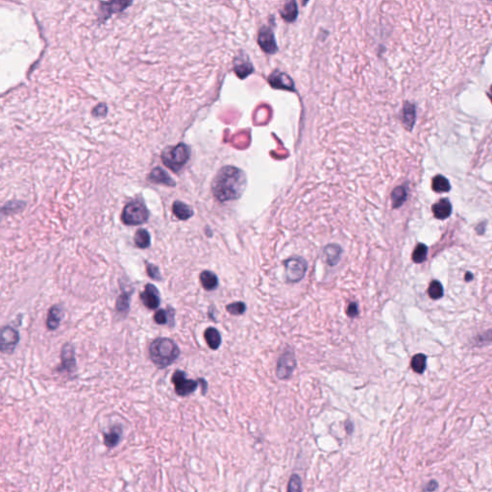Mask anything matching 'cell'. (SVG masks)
<instances>
[{"label": "cell", "instance_id": "cell-1", "mask_svg": "<svg viewBox=\"0 0 492 492\" xmlns=\"http://www.w3.org/2000/svg\"><path fill=\"white\" fill-rule=\"evenodd\" d=\"M244 179L242 172L233 166L222 168L212 183V192L220 201L234 200L240 196Z\"/></svg>", "mask_w": 492, "mask_h": 492}, {"label": "cell", "instance_id": "cell-2", "mask_svg": "<svg viewBox=\"0 0 492 492\" xmlns=\"http://www.w3.org/2000/svg\"><path fill=\"white\" fill-rule=\"evenodd\" d=\"M149 356L159 368H166L179 358L180 350L172 340L158 338L149 347Z\"/></svg>", "mask_w": 492, "mask_h": 492}, {"label": "cell", "instance_id": "cell-3", "mask_svg": "<svg viewBox=\"0 0 492 492\" xmlns=\"http://www.w3.org/2000/svg\"><path fill=\"white\" fill-rule=\"evenodd\" d=\"M190 158V148L184 144H179L174 148H166L162 154V160L173 172L180 170Z\"/></svg>", "mask_w": 492, "mask_h": 492}, {"label": "cell", "instance_id": "cell-4", "mask_svg": "<svg viewBox=\"0 0 492 492\" xmlns=\"http://www.w3.org/2000/svg\"><path fill=\"white\" fill-rule=\"evenodd\" d=\"M148 214L146 207L138 202L134 201L125 206L122 212V222L126 225H142L148 222Z\"/></svg>", "mask_w": 492, "mask_h": 492}, {"label": "cell", "instance_id": "cell-5", "mask_svg": "<svg viewBox=\"0 0 492 492\" xmlns=\"http://www.w3.org/2000/svg\"><path fill=\"white\" fill-rule=\"evenodd\" d=\"M286 279L290 283L300 282L308 270L307 262L301 257H292L284 262Z\"/></svg>", "mask_w": 492, "mask_h": 492}, {"label": "cell", "instance_id": "cell-6", "mask_svg": "<svg viewBox=\"0 0 492 492\" xmlns=\"http://www.w3.org/2000/svg\"><path fill=\"white\" fill-rule=\"evenodd\" d=\"M175 392L179 396H188L194 392L198 386V382L186 379V373L182 370H176L172 376Z\"/></svg>", "mask_w": 492, "mask_h": 492}, {"label": "cell", "instance_id": "cell-7", "mask_svg": "<svg viewBox=\"0 0 492 492\" xmlns=\"http://www.w3.org/2000/svg\"><path fill=\"white\" fill-rule=\"evenodd\" d=\"M296 358L292 350H288L280 357L277 364L276 374L280 380H286L290 378L294 370L296 369Z\"/></svg>", "mask_w": 492, "mask_h": 492}, {"label": "cell", "instance_id": "cell-8", "mask_svg": "<svg viewBox=\"0 0 492 492\" xmlns=\"http://www.w3.org/2000/svg\"><path fill=\"white\" fill-rule=\"evenodd\" d=\"M20 340L18 332L10 326H5L1 331V351L5 354H12Z\"/></svg>", "mask_w": 492, "mask_h": 492}, {"label": "cell", "instance_id": "cell-9", "mask_svg": "<svg viewBox=\"0 0 492 492\" xmlns=\"http://www.w3.org/2000/svg\"><path fill=\"white\" fill-rule=\"evenodd\" d=\"M140 300L149 310L157 308L160 304V292L158 288L152 284H148L144 290L140 294Z\"/></svg>", "mask_w": 492, "mask_h": 492}, {"label": "cell", "instance_id": "cell-10", "mask_svg": "<svg viewBox=\"0 0 492 492\" xmlns=\"http://www.w3.org/2000/svg\"><path fill=\"white\" fill-rule=\"evenodd\" d=\"M432 214H434L436 218L443 220L448 218L451 216L452 204L448 199L443 198L432 205Z\"/></svg>", "mask_w": 492, "mask_h": 492}, {"label": "cell", "instance_id": "cell-11", "mask_svg": "<svg viewBox=\"0 0 492 492\" xmlns=\"http://www.w3.org/2000/svg\"><path fill=\"white\" fill-rule=\"evenodd\" d=\"M62 362V369L68 370V372L74 371L76 368L75 358H74V348L70 344L64 345L61 353Z\"/></svg>", "mask_w": 492, "mask_h": 492}, {"label": "cell", "instance_id": "cell-12", "mask_svg": "<svg viewBox=\"0 0 492 492\" xmlns=\"http://www.w3.org/2000/svg\"><path fill=\"white\" fill-rule=\"evenodd\" d=\"M64 316V310L61 305L52 306L48 312L46 325L50 330H56L61 323L62 318Z\"/></svg>", "mask_w": 492, "mask_h": 492}, {"label": "cell", "instance_id": "cell-13", "mask_svg": "<svg viewBox=\"0 0 492 492\" xmlns=\"http://www.w3.org/2000/svg\"><path fill=\"white\" fill-rule=\"evenodd\" d=\"M122 428L120 426H114L107 432L104 434V443L107 447H116L122 438Z\"/></svg>", "mask_w": 492, "mask_h": 492}, {"label": "cell", "instance_id": "cell-14", "mask_svg": "<svg viewBox=\"0 0 492 492\" xmlns=\"http://www.w3.org/2000/svg\"><path fill=\"white\" fill-rule=\"evenodd\" d=\"M342 253V249L338 244H328L324 248V254L326 256L327 262L330 266H336L340 260Z\"/></svg>", "mask_w": 492, "mask_h": 492}, {"label": "cell", "instance_id": "cell-15", "mask_svg": "<svg viewBox=\"0 0 492 492\" xmlns=\"http://www.w3.org/2000/svg\"><path fill=\"white\" fill-rule=\"evenodd\" d=\"M172 210L174 216L180 220H186L194 216L192 209L181 201H175L173 203Z\"/></svg>", "mask_w": 492, "mask_h": 492}, {"label": "cell", "instance_id": "cell-16", "mask_svg": "<svg viewBox=\"0 0 492 492\" xmlns=\"http://www.w3.org/2000/svg\"><path fill=\"white\" fill-rule=\"evenodd\" d=\"M204 336L207 344L209 345L210 349L216 350L220 348V346L222 344V336L220 332H218L216 328L210 327L208 329H206V331L204 332Z\"/></svg>", "mask_w": 492, "mask_h": 492}, {"label": "cell", "instance_id": "cell-17", "mask_svg": "<svg viewBox=\"0 0 492 492\" xmlns=\"http://www.w3.org/2000/svg\"><path fill=\"white\" fill-rule=\"evenodd\" d=\"M200 281L206 290H214L218 286V278L212 271H203L200 274Z\"/></svg>", "mask_w": 492, "mask_h": 492}, {"label": "cell", "instance_id": "cell-18", "mask_svg": "<svg viewBox=\"0 0 492 492\" xmlns=\"http://www.w3.org/2000/svg\"><path fill=\"white\" fill-rule=\"evenodd\" d=\"M174 314L175 310L172 307H168L166 310H159L154 316V321L159 325L170 324L172 321L174 322Z\"/></svg>", "mask_w": 492, "mask_h": 492}, {"label": "cell", "instance_id": "cell-19", "mask_svg": "<svg viewBox=\"0 0 492 492\" xmlns=\"http://www.w3.org/2000/svg\"><path fill=\"white\" fill-rule=\"evenodd\" d=\"M403 122L408 130H412L416 123V107L414 104L406 103L403 110Z\"/></svg>", "mask_w": 492, "mask_h": 492}, {"label": "cell", "instance_id": "cell-20", "mask_svg": "<svg viewBox=\"0 0 492 492\" xmlns=\"http://www.w3.org/2000/svg\"><path fill=\"white\" fill-rule=\"evenodd\" d=\"M258 42L268 52H272L274 50L275 46H274L273 34H272L270 29L266 28L264 30L260 31V37H258Z\"/></svg>", "mask_w": 492, "mask_h": 492}, {"label": "cell", "instance_id": "cell-21", "mask_svg": "<svg viewBox=\"0 0 492 492\" xmlns=\"http://www.w3.org/2000/svg\"><path fill=\"white\" fill-rule=\"evenodd\" d=\"M432 188L436 192H447L451 190V186L448 179H446L444 176L436 175L432 181Z\"/></svg>", "mask_w": 492, "mask_h": 492}, {"label": "cell", "instance_id": "cell-22", "mask_svg": "<svg viewBox=\"0 0 492 492\" xmlns=\"http://www.w3.org/2000/svg\"><path fill=\"white\" fill-rule=\"evenodd\" d=\"M408 197V190L406 186H397L392 194V206L394 209L401 207Z\"/></svg>", "mask_w": 492, "mask_h": 492}, {"label": "cell", "instance_id": "cell-23", "mask_svg": "<svg viewBox=\"0 0 492 492\" xmlns=\"http://www.w3.org/2000/svg\"><path fill=\"white\" fill-rule=\"evenodd\" d=\"M134 240H135V244L136 247H138L140 249H146L151 244L150 234L148 233V230H146V229H138L136 232Z\"/></svg>", "mask_w": 492, "mask_h": 492}, {"label": "cell", "instance_id": "cell-24", "mask_svg": "<svg viewBox=\"0 0 492 492\" xmlns=\"http://www.w3.org/2000/svg\"><path fill=\"white\" fill-rule=\"evenodd\" d=\"M150 179L153 181V182H156V183H162V184H170V186H173L174 184V182L170 178V176L166 174V172H164L162 170H160L159 168H155L151 174H150Z\"/></svg>", "mask_w": 492, "mask_h": 492}, {"label": "cell", "instance_id": "cell-25", "mask_svg": "<svg viewBox=\"0 0 492 492\" xmlns=\"http://www.w3.org/2000/svg\"><path fill=\"white\" fill-rule=\"evenodd\" d=\"M426 362H427V357L424 355V354H416L414 355V358H412V362H410V366H412V368L418 373V374H422L425 369H426Z\"/></svg>", "mask_w": 492, "mask_h": 492}, {"label": "cell", "instance_id": "cell-26", "mask_svg": "<svg viewBox=\"0 0 492 492\" xmlns=\"http://www.w3.org/2000/svg\"><path fill=\"white\" fill-rule=\"evenodd\" d=\"M427 254H428V247L423 244H418L412 252V258L416 264H422L423 262L426 260Z\"/></svg>", "mask_w": 492, "mask_h": 492}, {"label": "cell", "instance_id": "cell-27", "mask_svg": "<svg viewBox=\"0 0 492 492\" xmlns=\"http://www.w3.org/2000/svg\"><path fill=\"white\" fill-rule=\"evenodd\" d=\"M428 294L430 296V298L434 299V300L440 299L444 294V290H443L442 283L438 282V280L432 281L430 286H429V288H428Z\"/></svg>", "mask_w": 492, "mask_h": 492}, {"label": "cell", "instance_id": "cell-28", "mask_svg": "<svg viewBox=\"0 0 492 492\" xmlns=\"http://www.w3.org/2000/svg\"><path fill=\"white\" fill-rule=\"evenodd\" d=\"M130 308V294L123 292L116 301V310L118 312H127Z\"/></svg>", "mask_w": 492, "mask_h": 492}, {"label": "cell", "instance_id": "cell-29", "mask_svg": "<svg viewBox=\"0 0 492 492\" xmlns=\"http://www.w3.org/2000/svg\"><path fill=\"white\" fill-rule=\"evenodd\" d=\"M288 492H302V480L297 474H292L288 480Z\"/></svg>", "mask_w": 492, "mask_h": 492}, {"label": "cell", "instance_id": "cell-30", "mask_svg": "<svg viewBox=\"0 0 492 492\" xmlns=\"http://www.w3.org/2000/svg\"><path fill=\"white\" fill-rule=\"evenodd\" d=\"M296 8L297 7H296V3L294 1L288 2V3H286V7L281 11V14H283L284 18H286L288 20H292L296 18V12H297Z\"/></svg>", "mask_w": 492, "mask_h": 492}, {"label": "cell", "instance_id": "cell-31", "mask_svg": "<svg viewBox=\"0 0 492 492\" xmlns=\"http://www.w3.org/2000/svg\"><path fill=\"white\" fill-rule=\"evenodd\" d=\"M226 310L229 314L233 316H240L246 312V305L244 302H234L229 304L226 307Z\"/></svg>", "mask_w": 492, "mask_h": 492}, {"label": "cell", "instance_id": "cell-32", "mask_svg": "<svg viewBox=\"0 0 492 492\" xmlns=\"http://www.w3.org/2000/svg\"><path fill=\"white\" fill-rule=\"evenodd\" d=\"M146 271H148V276L153 279V280H156V281H160L162 280V275H160V270L159 268L152 264H149V262H146Z\"/></svg>", "mask_w": 492, "mask_h": 492}, {"label": "cell", "instance_id": "cell-33", "mask_svg": "<svg viewBox=\"0 0 492 492\" xmlns=\"http://www.w3.org/2000/svg\"><path fill=\"white\" fill-rule=\"evenodd\" d=\"M347 316L354 318H356L358 314V303L356 302H352L348 305V308H347Z\"/></svg>", "mask_w": 492, "mask_h": 492}, {"label": "cell", "instance_id": "cell-34", "mask_svg": "<svg viewBox=\"0 0 492 492\" xmlns=\"http://www.w3.org/2000/svg\"><path fill=\"white\" fill-rule=\"evenodd\" d=\"M438 482L436 480H432L425 484V486L423 488V490L425 492H434L438 490Z\"/></svg>", "mask_w": 492, "mask_h": 492}, {"label": "cell", "instance_id": "cell-35", "mask_svg": "<svg viewBox=\"0 0 492 492\" xmlns=\"http://www.w3.org/2000/svg\"><path fill=\"white\" fill-rule=\"evenodd\" d=\"M492 342V330H488V332L480 334V336L478 338V342H480V344H484V342Z\"/></svg>", "mask_w": 492, "mask_h": 492}, {"label": "cell", "instance_id": "cell-36", "mask_svg": "<svg viewBox=\"0 0 492 492\" xmlns=\"http://www.w3.org/2000/svg\"><path fill=\"white\" fill-rule=\"evenodd\" d=\"M345 429H346V430H347V432H348V434H352V432L354 430V425H353V423H352V422H350V421H347V422L345 423Z\"/></svg>", "mask_w": 492, "mask_h": 492}, {"label": "cell", "instance_id": "cell-37", "mask_svg": "<svg viewBox=\"0 0 492 492\" xmlns=\"http://www.w3.org/2000/svg\"><path fill=\"white\" fill-rule=\"evenodd\" d=\"M464 279H466V282H470V281H472L474 279V275L471 272H466Z\"/></svg>", "mask_w": 492, "mask_h": 492}, {"label": "cell", "instance_id": "cell-38", "mask_svg": "<svg viewBox=\"0 0 492 492\" xmlns=\"http://www.w3.org/2000/svg\"><path fill=\"white\" fill-rule=\"evenodd\" d=\"M484 222L480 223V225L476 228V231H477V232H478V233L480 234H482V233L484 232Z\"/></svg>", "mask_w": 492, "mask_h": 492}, {"label": "cell", "instance_id": "cell-39", "mask_svg": "<svg viewBox=\"0 0 492 492\" xmlns=\"http://www.w3.org/2000/svg\"><path fill=\"white\" fill-rule=\"evenodd\" d=\"M488 96H490V98L492 102V86H490V92H488Z\"/></svg>", "mask_w": 492, "mask_h": 492}]
</instances>
